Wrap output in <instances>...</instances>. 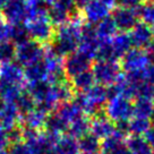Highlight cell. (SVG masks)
<instances>
[{"instance_id": "1", "label": "cell", "mask_w": 154, "mask_h": 154, "mask_svg": "<svg viewBox=\"0 0 154 154\" xmlns=\"http://www.w3.org/2000/svg\"><path fill=\"white\" fill-rule=\"evenodd\" d=\"M82 25L81 19H76L58 26L52 41L50 42L51 45L49 51L60 58L75 52L81 40Z\"/></svg>"}, {"instance_id": "2", "label": "cell", "mask_w": 154, "mask_h": 154, "mask_svg": "<svg viewBox=\"0 0 154 154\" xmlns=\"http://www.w3.org/2000/svg\"><path fill=\"white\" fill-rule=\"evenodd\" d=\"M74 101L81 106L83 112H86L94 117L103 111V106L108 102L106 87L100 84L93 85L87 91L79 92Z\"/></svg>"}, {"instance_id": "3", "label": "cell", "mask_w": 154, "mask_h": 154, "mask_svg": "<svg viewBox=\"0 0 154 154\" xmlns=\"http://www.w3.org/2000/svg\"><path fill=\"white\" fill-rule=\"evenodd\" d=\"M48 17L53 25L60 26L70 20L81 19V14L74 0H57L49 7Z\"/></svg>"}, {"instance_id": "4", "label": "cell", "mask_w": 154, "mask_h": 154, "mask_svg": "<svg viewBox=\"0 0 154 154\" xmlns=\"http://www.w3.org/2000/svg\"><path fill=\"white\" fill-rule=\"evenodd\" d=\"M29 38L40 44H47L52 41L56 29L48 15L38 16L26 22Z\"/></svg>"}, {"instance_id": "5", "label": "cell", "mask_w": 154, "mask_h": 154, "mask_svg": "<svg viewBox=\"0 0 154 154\" xmlns=\"http://www.w3.org/2000/svg\"><path fill=\"white\" fill-rule=\"evenodd\" d=\"M106 116L112 122L129 121L134 117L133 103L122 95H117L106 102Z\"/></svg>"}, {"instance_id": "6", "label": "cell", "mask_w": 154, "mask_h": 154, "mask_svg": "<svg viewBox=\"0 0 154 154\" xmlns=\"http://www.w3.org/2000/svg\"><path fill=\"white\" fill-rule=\"evenodd\" d=\"M120 72L121 65L118 61L97 60L92 66V72L95 82L103 86H109L117 82V79L121 76Z\"/></svg>"}, {"instance_id": "7", "label": "cell", "mask_w": 154, "mask_h": 154, "mask_svg": "<svg viewBox=\"0 0 154 154\" xmlns=\"http://www.w3.org/2000/svg\"><path fill=\"white\" fill-rule=\"evenodd\" d=\"M45 50L40 43L35 42L29 38L24 43L16 45V54L15 58L17 60V63L20 66H29L34 63H38L43 60Z\"/></svg>"}, {"instance_id": "8", "label": "cell", "mask_w": 154, "mask_h": 154, "mask_svg": "<svg viewBox=\"0 0 154 154\" xmlns=\"http://www.w3.org/2000/svg\"><path fill=\"white\" fill-rule=\"evenodd\" d=\"M101 42L102 41L97 36L94 24L87 23V24L82 25L78 51H81L84 54H86L87 57L93 59V58H95Z\"/></svg>"}, {"instance_id": "9", "label": "cell", "mask_w": 154, "mask_h": 154, "mask_svg": "<svg viewBox=\"0 0 154 154\" xmlns=\"http://www.w3.org/2000/svg\"><path fill=\"white\" fill-rule=\"evenodd\" d=\"M92 66V59L81 51H75L66 57L63 61V69L66 77L72 78L78 74L88 70Z\"/></svg>"}, {"instance_id": "10", "label": "cell", "mask_w": 154, "mask_h": 154, "mask_svg": "<svg viewBox=\"0 0 154 154\" xmlns=\"http://www.w3.org/2000/svg\"><path fill=\"white\" fill-rule=\"evenodd\" d=\"M121 59V68L126 72H142L149 65V60L144 49L131 48Z\"/></svg>"}, {"instance_id": "11", "label": "cell", "mask_w": 154, "mask_h": 154, "mask_svg": "<svg viewBox=\"0 0 154 154\" xmlns=\"http://www.w3.org/2000/svg\"><path fill=\"white\" fill-rule=\"evenodd\" d=\"M111 17L120 32H128L138 23V14L136 8H126L118 6L112 10Z\"/></svg>"}, {"instance_id": "12", "label": "cell", "mask_w": 154, "mask_h": 154, "mask_svg": "<svg viewBox=\"0 0 154 154\" xmlns=\"http://www.w3.org/2000/svg\"><path fill=\"white\" fill-rule=\"evenodd\" d=\"M1 13L11 25L24 23L27 20V0H8Z\"/></svg>"}, {"instance_id": "13", "label": "cell", "mask_w": 154, "mask_h": 154, "mask_svg": "<svg viewBox=\"0 0 154 154\" xmlns=\"http://www.w3.org/2000/svg\"><path fill=\"white\" fill-rule=\"evenodd\" d=\"M43 63L45 65L47 72H48L47 82H49L52 85H56V84H59L65 81L66 74H65L63 61L61 58L48 51L44 54Z\"/></svg>"}, {"instance_id": "14", "label": "cell", "mask_w": 154, "mask_h": 154, "mask_svg": "<svg viewBox=\"0 0 154 154\" xmlns=\"http://www.w3.org/2000/svg\"><path fill=\"white\" fill-rule=\"evenodd\" d=\"M0 83L22 86L24 83V70L17 63H0Z\"/></svg>"}, {"instance_id": "15", "label": "cell", "mask_w": 154, "mask_h": 154, "mask_svg": "<svg viewBox=\"0 0 154 154\" xmlns=\"http://www.w3.org/2000/svg\"><path fill=\"white\" fill-rule=\"evenodd\" d=\"M20 113L15 103L0 101V126L6 133L9 131L19 124Z\"/></svg>"}, {"instance_id": "16", "label": "cell", "mask_w": 154, "mask_h": 154, "mask_svg": "<svg viewBox=\"0 0 154 154\" xmlns=\"http://www.w3.org/2000/svg\"><path fill=\"white\" fill-rule=\"evenodd\" d=\"M110 8V6L104 4L101 0H91L83 8V10H84V16L88 23L97 24L102 19H104L109 16Z\"/></svg>"}, {"instance_id": "17", "label": "cell", "mask_w": 154, "mask_h": 154, "mask_svg": "<svg viewBox=\"0 0 154 154\" xmlns=\"http://www.w3.org/2000/svg\"><path fill=\"white\" fill-rule=\"evenodd\" d=\"M129 36L133 47L138 49H145L152 41L153 34L149 25L143 22H138L133 29L129 31Z\"/></svg>"}, {"instance_id": "18", "label": "cell", "mask_w": 154, "mask_h": 154, "mask_svg": "<svg viewBox=\"0 0 154 154\" xmlns=\"http://www.w3.org/2000/svg\"><path fill=\"white\" fill-rule=\"evenodd\" d=\"M115 130V124L106 117L104 111L94 116L91 122V133L99 140H104L106 137H109Z\"/></svg>"}, {"instance_id": "19", "label": "cell", "mask_w": 154, "mask_h": 154, "mask_svg": "<svg viewBox=\"0 0 154 154\" xmlns=\"http://www.w3.org/2000/svg\"><path fill=\"white\" fill-rule=\"evenodd\" d=\"M47 117H48V113L40 110L38 108H35L34 110L20 116L19 122H20L23 128H29V129L40 131V129L43 128L44 125H45Z\"/></svg>"}, {"instance_id": "20", "label": "cell", "mask_w": 154, "mask_h": 154, "mask_svg": "<svg viewBox=\"0 0 154 154\" xmlns=\"http://www.w3.org/2000/svg\"><path fill=\"white\" fill-rule=\"evenodd\" d=\"M47 78H48V72H47L43 60L25 67L24 79H26V82H29V84L44 82V81H47Z\"/></svg>"}, {"instance_id": "21", "label": "cell", "mask_w": 154, "mask_h": 154, "mask_svg": "<svg viewBox=\"0 0 154 154\" xmlns=\"http://www.w3.org/2000/svg\"><path fill=\"white\" fill-rule=\"evenodd\" d=\"M110 43L117 60L124 57L133 47L129 34L126 32H120V33L116 34L115 36H112L110 38Z\"/></svg>"}, {"instance_id": "22", "label": "cell", "mask_w": 154, "mask_h": 154, "mask_svg": "<svg viewBox=\"0 0 154 154\" xmlns=\"http://www.w3.org/2000/svg\"><path fill=\"white\" fill-rule=\"evenodd\" d=\"M53 154H81L78 140L69 135L60 136L54 144Z\"/></svg>"}, {"instance_id": "23", "label": "cell", "mask_w": 154, "mask_h": 154, "mask_svg": "<svg viewBox=\"0 0 154 154\" xmlns=\"http://www.w3.org/2000/svg\"><path fill=\"white\" fill-rule=\"evenodd\" d=\"M56 112L63 118V120L67 121L68 124H70L72 121H74L77 118H79L84 113L81 109V106L75 101H67L58 104Z\"/></svg>"}, {"instance_id": "24", "label": "cell", "mask_w": 154, "mask_h": 154, "mask_svg": "<svg viewBox=\"0 0 154 154\" xmlns=\"http://www.w3.org/2000/svg\"><path fill=\"white\" fill-rule=\"evenodd\" d=\"M91 122L92 120L86 116H81L79 118L72 121L68 126L67 133L69 136H72L76 140H79L84 135L88 134L91 131Z\"/></svg>"}, {"instance_id": "25", "label": "cell", "mask_w": 154, "mask_h": 154, "mask_svg": "<svg viewBox=\"0 0 154 154\" xmlns=\"http://www.w3.org/2000/svg\"><path fill=\"white\" fill-rule=\"evenodd\" d=\"M68 126H69V124L67 121L63 120L57 112L52 111L47 117L44 128H45V131H49V133L58 135V136H61L63 133H66L68 130Z\"/></svg>"}, {"instance_id": "26", "label": "cell", "mask_w": 154, "mask_h": 154, "mask_svg": "<svg viewBox=\"0 0 154 154\" xmlns=\"http://www.w3.org/2000/svg\"><path fill=\"white\" fill-rule=\"evenodd\" d=\"M134 117L151 119L154 115V99L149 97H137L133 103Z\"/></svg>"}, {"instance_id": "27", "label": "cell", "mask_w": 154, "mask_h": 154, "mask_svg": "<svg viewBox=\"0 0 154 154\" xmlns=\"http://www.w3.org/2000/svg\"><path fill=\"white\" fill-rule=\"evenodd\" d=\"M126 145L131 154H152L153 151L149 143L146 142L144 136L130 135L126 138Z\"/></svg>"}, {"instance_id": "28", "label": "cell", "mask_w": 154, "mask_h": 154, "mask_svg": "<svg viewBox=\"0 0 154 154\" xmlns=\"http://www.w3.org/2000/svg\"><path fill=\"white\" fill-rule=\"evenodd\" d=\"M78 146L81 153L99 154L101 152V142L92 133L84 135L78 140Z\"/></svg>"}, {"instance_id": "29", "label": "cell", "mask_w": 154, "mask_h": 154, "mask_svg": "<svg viewBox=\"0 0 154 154\" xmlns=\"http://www.w3.org/2000/svg\"><path fill=\"white\" fill-rule=\"evenodd\" d=\"M70 84H72V88L79 93V92L87 91L93 85H95V79H94L92 70L88 69L86 72H83L72 77Z\"/></svg>"}, {"instance_id": "30", "label": "cell", "mask_w": 154, "mask_h": 154, "mask_svg": "<svg viewBox=\"0 0 154 154\" xmlns=\"http://www.w3.org/2000/svg\"><path fill=\"white\" fill-rule=\"evenodd\" d=\"M96 33H97V36L101 41H104V40H109L112 36H115L117 34V26H116V23L113 22V19L111 16H108L104 19H102L101 22H99L95 26Z\"/></svg>"}, {"instance_id": "31", "label": "cell", "mask_w": 154, "mask_h": 154, "mask_svg": "<svg viewBox=\"0 0 154 154\" xmlns=\"http://www.w3.org/2000/svg\"><path fill=\"white\" fill-rule=\"evenodd\" d=\"M29 40V31L25 23H17V24L10 25L9 29V41L14 44L19 45Z\"/></svg>"}, {"instance_id": "32", "label": "cell", "mask_w": 154, "mask_h": 154, "mask_svg": "<svg viewBox=\"0 0 154 154\" xmlns=\"http://www.w3.org/2000/svg\"><path fill=\"white\" fill-rule=\"evenodd\" d=\"M53 90H54V95H56V99H57L59 104L63 102L72 101V97H74L75 90L72 88V84L66 82V81L53 85Z\"/></svg>"}, {"instance_id": "33", "label": "cell", "mask_w": 154, "mask_h": 154, "mask_svg": "<svg viewBox=\"0 0 154 154\" xmlns=\"http://www.w3.org/2000/svg\"><path fill=\"white\" fill-rule=\"evenodd\" d=\"M22 86L13 85V84H4L0 83V100L4 102L15 103L17 97L22 93Z\"/></svg>"}, {"instance_id": "34", "label": "cell", "mask_w": 154, "mask_h": 154, "mask_svg": "<svg viewBox=\"0 0 154 154\" xmlns=\"http://www.w3.org/2000/svg\"><path fill=\"white\" fill-rule=\"evenodd\" d=\"M151 120L149 119H145V118H140V117H133L129 121H128V128H129V134L131 135H138V136H143V135L151 128Z\"/></svg>"}, {"instance_id": "35", "label": "cell", "mask_w": 154, "mask_h": 154, "mask_svg": "<svg viewBox=\"0 0 154 154\" xmlns=\"http://www.w3.org/2000/svg\"><path fill=\"white\" fill-rule=\"evenodd\" d=\"M15 106L20 115H25L36 108L35 101L29 92H22L20 95L17 97V100L15 101Z\"/></svg>"}, {"instance_id": "36", "label": "cell", "mask_w": 154, "mask_h": 154, "mask_svg": "<svg viewBox=\"0 0 154 154\" xmlns=\"http://www.w3.org/2000/svg\"><path fill=\"white\" fill-rule=\"evenodd\" d=\"M138 18L142 19V22L147 25L153 26L154 25V2H145L138 6L137 8Z\"/></svg>"}, {"instance_id": "37", "label": "cell", "mask_w": 154, "mask_h": 154, "mask_svg": "<svg viewBox=\"0 0 154 154\" xmlns=\"http://www.w3.org/2000/svg\"><path fill=\"white\" fill-rule=\"evenodd\" d=\"M16 54V45L11 41L0 42V63H10Z\"/></svg>"}, {"instance_id": "38", "label": "cell", "mask_w": 154, "mask_h": 154, "mask_svg": "<svg viewBox=\"0 0 154 154\" xmlns=\"http://www.w3.org/2000/svg\"><path fill=\"white\" fill-rule=\"evenodd\" d=\"M7 152L8 154H31V151L25 142H18V143L10 144Z\"/></svg>"}, {"instance_id": "39", "label": "cell", "mask_w": 154, "mask_h": 154, "mask_svg": "<svg viewBox=\"0 0 154 154\" xmlns=\"http://www.w3.org/2000/svg\"><path fill=\"white\" fill-rule=\"evenodd\" d=\"M143 0H116L118 6L126 7V8H137L138 6L142 5Z\"/></svg>"}, {"instance_id": "40", "label": "cell", "mask_w": 154, "mask_h": 154, "mask_svg": "<svg viewBox=\"0 0 154 154\" xmlns=\"http://www.w3.org/2000/svg\"><path fill=\"white\" fill-rule=\"evenodd\" d=\"M145 81L154 85V63H149L145 69Z\"/></svg>"}, {"instance_id": "41", "label": "cell", "mask_w": 154, "mask_h": 154, "mask_svg": "<svg viewBox=\"0 0 154 154\" xmlns=\"http://www.w3.org/2000/svg\"><path fill=\"white\" fill-rule=\"evenodd\" d=\"M143 136H144V138L146 140V142H147L149 145L151 146L152 151L154 152V127H151Z\"/></svg>"}, {"instance_id": "42", "label": "cell", "mask_w": 154, "mask_h": 154, "mask_svg": "<svg viewBox=\"0 0 154 154\" xmlns=\"http://www.w3.org/2000/svg\"><path fill=\"white\" fill-rule=\"evenodd\" d=\"M144 51L146 53L147 58H149V63H154V40L144 49Z\"/></svg>"}, {"instance_id": "43", "label": "cell", "mask_w": 154, "mask_h": 154, "mask_svg": "<svg viewBox=\"0 0 154 154\" xmlns=\"http://www.w3.org/2000/svg\"><path fill=\"white\" fill-rule=\"evenodd\" d=\"M108 154H131V153H130V151L127 147L126 143H124V144L119 145L118 147H116L115 149H112L110 153Z\"/></svg>"}, {"instance_id": "44", "label": "cell", "mask_w": 154, "mask_h": 154, "mask_svg": "<svg viewBox=\"0 0 154 154\" xmlns=\"http://www.w3.org/2000/svg\"><path fill=\"white\" fill-rule=\"evenodd\" d=\"M74 1H75V5L77 6L78 9H83L91 0H74Z\"/></svg>"}, {"instance_id": "45", "label": "cell", "mask_w": 154, "mask_h": 154, "mask_svg": "<svg viewBox=\"0 0 154 154\" xmlns=\"http://www.w3.org/2000/svg\"><path fill=\"white\" fill-rule=\"evenodd\" d=\"M45 5L48 6V7H50V6H52L53 4H56L57 2V0H42Z\"/></svg>"}, {"instance_id": "46", "label": "cell", "mask_w": 154, "mask_h": 154, "mask_svg": "<svg viewBox=\"0 0 154 154\" xmlns=\"http://www.w3.org/2000/svg\"><path fill=\"white\" fill-rule=\"evenodd\" d=\"M101 1H103V2H104V4H106V5H109L110 7L116 2V0H101Z\"/></svg>"}, {"instance_id": "47", "label": "cell", "mask_w": 154, "mask_h": 154, "mask_svg": "<svg viewBox=\"0 0 154 154\" xmlns=\"http://www.w3.org/2000/svg\"><path fill=\"white\" fill-rule=\"evenodd\" d=\"M7 1H8V0H0V9L4 8V6L7 4Z\"/></svg>"}, {"instance_id": "48", "label": "cell", "mask_w": 154, "mask_h": 154, "mask_svg": "<svg viewBox=\"0 0 154 154\" xmlns=\"http://www.w3.org/2000/svg\"><path fill=\"white\" fill-rule=\"evenodd\" d=\"M0 154H8V152L5 149H0Z\"/></svg>"}, {"instance_id": "49", "label": "cell", "mask_w": 154, "mask_h": 154, "mask_svg": "<svg viewBox=\"0 0 154 154\" xmlns=\"http://www.w3.org/2000/svg\"><path fill=\"white\" fill-rule=\"evenodd\" d=\"M151 29H152V34H153V40H154V25L151 27Z\"/></svg>"}, {"instance_id": "50", "label": "cell", "mask_w": 154, "mask_h": 154, "mask_svg": "<svg viewBox=\"0 0 154 154\" xmlns=\"http://www.w3.org/2000/svg\"><path fill=\"white\" fill-rule=\"evenodd\" d=\"M0 22H2V13L0 11Z\"/></svg>"}, {"instance_id": "51", "label": "cell", "mask_w": 154, "mask_h": 154, "mask_svg": "<svg viewBox=\"0 0 154 154\" xmlns=\"http://www.w3.org/2000/svg\"><path fill=\"white\" fill-rule=\"evenodd\" d=\"M145 2H154V0H144Z\"/></svg>"}, {"instance_id": "52", "label": "cell", "mask_w": 154, "mask_h": 154, "mask_svg": "<svg viewBox=\"0 0 154 154\" xmlns=\"http://www.w3.org/2000/svg\"><path fill=\"white\" fill-rule=\"evenodd\" d=\"M81 154H86V153H81Z\"/></svg>"}, {"instance_id": "53", "label": "cell", "mask_w": 154, "mask_h": 154, "mask_svg": "<svg viewBox=\"0 0 154 154\" xmlns=\"http://www.w3.org/2000/svg\"><path fill=\"white\" fill-rule=\"evenodd\" d=\"M102 154H106V153H102Z\"/></svg>"}]
</instances>
